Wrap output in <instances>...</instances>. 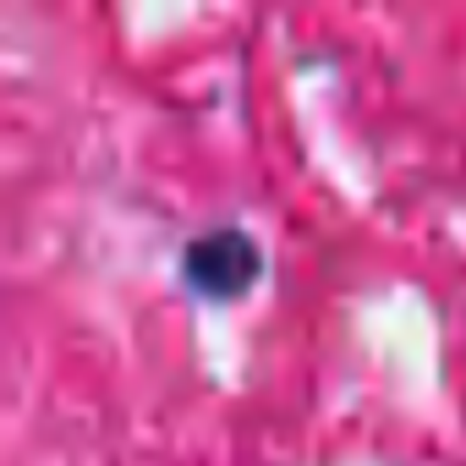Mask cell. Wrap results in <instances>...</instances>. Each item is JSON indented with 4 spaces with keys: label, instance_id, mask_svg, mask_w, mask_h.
<instances>
[{
    "label": "cell",
    "instance_id": "6da1fadb",
    "mask_svg": "<svg viewBox=\"0 0 466 466\" xmlns=\"http://www.w3.org/2000/svg\"><path fill=\"white\" fill-rule=\"evenodd\" d=\"M253 275H258V248L237 225H219L187 248V286L203 297H237L253 286Z\"/></svg>",
    "mask_w": 466,
    "mask_h": 466
}]
</instances>
